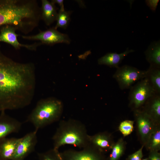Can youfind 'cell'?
<instances>
[{
  "label": "cell",
  "instance_id": "24",
  "mask_svg": "<svg viewBox=\"0 0 160 160\" xmlns=\"http://www.w3.org/2000/svg\"><path fill=\"white\" fill-rule=\"evenodd\" d=\"M134 122L132 120H126L120 123L119 129L124 136L129 135L133 131Z\"/></svg>",
  "mask_w": 160,
  "mask_h": 160
},
{
  "label": "cell",
  "instance_id": "11",
  "mask_svg": "<svg viewBox=\"0 0 160 160\" xmlns=\"http://www.w3.org/2000/svg\"><path fill=\"white\" fill-rule=\"evenodd\" d=\"M0 114V140L10 134L20 130L22 123L19 121L2 111Z\"/></svg>",
  "mask_w": 160,
  "mask_h": 160
},
{
  "label": "cell",
  "instance_id": "9",
  "mask_svg": "<svg viewBox=\"0 0 160 160\" xmlns=\"http://www.w3.org/2000/svg\"><path fill=\"white\" fill-rule=\"evenodd\" d=\"M82 149H69L61 154L64 160H107L103 153L89 145Z\"/></svg>",
  "mask_w": 160,
  "mask_h": 160
},
{
  "label": "cell",
  "instance_id": "14",
  "mask_svg": "<svg viewBox=\"0 0 160 160\" xmlns=\"http://www.w3.org/2000/svg\"><path fill=\"white\" fill-rule=\"evenodd\" d=\"M20 139L5 137L0 140V159H12Z\"/></svg>",
  "mask_w": 160,
  "mask_h": 160
},
{
  "label": "cell",
  "instance_id": "22",
  "mask_svg": "<svg viewBox=\"0 0 160 160\" xmlns=\"http://www.w3.org/2000/svg\"><path fill=\"white\" fill-rule=\"evenodd\" d=\"M37 160H64L59 150L54 148L39 153Z\"/></svg>",
  "mask_w": 160,
  "mask_h": 160
},
{
  "label": "cell",
  "instance_id": "7",
  "mask_svg": "<svg viewBox=\"0 0 160 160\" xmlns=\"http://www.w3.org/2000/svg\"><path fill=\"white\" fill-rule=\"evenodd\" d=\"M37 131L35 130L20 138L11 160H24L34 150L37 142Z\"/></svg>",
  "mask_w": 160,
  "mask_h": 160
},
{
  "label": "cell",
  "instance_id": "3",
  "mask_svg": "<svg viewBox=\"0 0 160 160\" xmlns=\"http://www.w3.org/2000/svg\"><path fill=\"white\" fill-rule=\"evenodd\" d=\"M63 109L62 102L53 97L40 100L28 116L27 122L31 123L38 131L58 121Z\"/></svg>",
  "mask_w": 160,
  "mask_h": 160
},
{
  "label": "cell",
  "instance_id": "13",
  "mask_svg": "<svg viewBox=\"0 0 160 160\" xmlns=\"http://www.w3.org/2000/svg\"><path fill=\"white\" fill-rule=\"evenodd\" d=\"M16 19V12L12 4L8 0H0V27L13 25Z\"/></svg>",
  "mask_w": 160,
  "mask_h": 160
},
{
  "label": "cell",
  "instance_id": "21",
  "mask_svg": "<svg viewBox=\"0 0 160 160\" xmlns=\"http://www.w3.org/2000/svg\"><path fill=\"white\" fill-rule=\"evenodd\" d=\"M145 144L150 151L160 150V130L159 127L155 129Z\"/></svg>",
  "mask_w": 160,
  "mask_h": 160
},
{
  "label": "cell",
  "instance_id": "5",
  "mask_svg": "<svg viewBox=\"0 0 160 160\" xmlns=\"http://www.w3.org/2000/svg\"><path fill=\"white\" fill-rule=\"evenodd\" d=\"M146 71L127 65L119 67L113 75L121 89L130 88L136 82L145 78Z\"/></svg>",
  "mask_w": 160,
  "mask_h": 160
},
{
  "label": "cell",
  "instance_id": "16",
  "mask_svg": "<svg viewBox=\"0 0 160 160\" xmlns=\"http://www.w3.org/2000/svg\"><path fill=\"white\" fill-rule=\"evenodd\" d=\"M41 19L49 25L56 20L58 13L55 4L47 0H41Z\"/></svg>",
  "mask_w": 160,
  "mask_h": 160
},
{
  "label": "cell",
  "instance_id": "2",
  "mask_svg": "<svg viewBox=\"0 0 160 160\" xmlns=\"http://www.w3.org/2000/svg\"><path fill=\"white\" fill-rule=\"evenodd\" d=\"M89 135L85 125L78 120L61 121L52 137L53 148L57 150L65 145L83 148L88 145Z\"/></svg>",
  "mask_w": 160,
  "mask_h": 160
},
{
  "label": "cell",
  "instance_id": "26",
  "mask_svg": "<svg viewBox=\"0 0 160 160\" xmlns=\"http://www.w3.org/2000/svg\"><path fill=\"white\" fill-rule=\"evenodd\" d=\"M159 0H145V2L147 6L153 11H155L157 8Z\"/></svg>",
  "mask_w": 160,
  "mask_h": 160
},
{
  "label": "cell",
  "instance_id": "29",
  "mask_svg": "<svg viewBox=\"0 0 160 160\" xmlns=\"http://www.w3.org/2000/svg\"><path fill=\"white\" fill-rule=\"evenodd\" d=\"M141 160H149L148 158H146L143 159H142Z\"/></svg>",
  "mask_w": 160,
  "mask_h": 160
},
{
  "label": "cell",
  "instance_id": "25",
  "mask_svg": "<svg viewBox=\"0 0 160 160\" xmlns=\"http://www.w3.org/2000/svg\"><path fill=\"white\" fill-rule=\"evenodd\" d=\"M144 145L137 151L128 156L127 160H141L143 157V149Z\"/></svg>",
  "mask_w": 160,
  "mask_h": 160
},
{
  "label": "cell",
  "instance_id": "6",
  "mask_svg": "<svg viewBox=\"0 0 160 160\" xmlns=\"http://www.w3.org/2000/svg\"><path fill=\"white\" fill-rule=\"evenodd\" d=\"M24 39L40 41L42 44L52 45L59 43L69 44L71 40L68 35L57 31L55 28L42 31L39 33L31 36H21Z\"/></svg>",
  "mask_w": 160,
  "mask_h": 160
},
{
  "label": "cell",
  "instance_id": "30",
  "mask_svg": "<svg viewBox=\"0 0 160 160\" xmlns=\"http://www.w3.org/2000/svg\"><path fill=\"white\" fill-rule=\"evenodd\" d=\"M0 160H1L0 159Z\"/></svg>",
  "mask_w": 160,
  "mask_h": 160
},
{
  "label": "cell",
  "instance_id": "28",
  "mask_svg": "<svg viewBox=\"0 0 160 160\" xmlns=\"http://www.w3.org/2000/svg\"><path fill=\"white\" fill-rule=\"evenodd\" d=\"M51 2L54 4H58L60 8V10L62 11L65 10L63 4V0H52Z\"/></svg>",
  "mask_w": 160,
  "mask_h": 160
},
{
  "label": "cell",
  "instance_id": "17",
  "mask_svg": "<svg viewBox=\"0 0 160 160\" xmlns=\"http://www.w3.org/2000/svg\"><path fill=\"white\" fill-rule=\"evenodd\" d=\"M144 111L154 121L159 120L160 117V95L155 94L146 102Z\"/></svg>",
  "mask_w": 160,
  "mask_h": 160
},
{
  "label": "cell",
  "instance_id": "8",
  "mask_svg": "<svg viewBox=\"0 0 160 160\" xmlns=\"http://www.w3.org/2000/svg\"><path fill=\"white\" fill-rule=\"evenodd\" d=\"M17 29L14 26L10 25H5L0 28V42L8 43L16 49L21 47H25L31 51H36L37 47L42 44L40 42L35 43L32 44H24L19 42L17 39L19 35L15 31Z\"/></svg>",
  "mask_w": 160,
  "mask_h": 160
},
{
  "label": "cell",
  "instance_id": "23",
  "mask_svg": "<svg viewBox=\"0 0 160 160\" xmlns=\"http://www.w3.org/2000/svg\"><path fill=\"white\" fill-rule=\"evenodd\" d=\"M70 11L59 10L58 13L56 20L57 23L54 27L56 29L58 28L65 29L70 20Z\"/></svg>",
  "mask_w": 160,
  "mask_h": 160
},
{
  "label": "cell",
  "instance_id": "27",
  "mask_svg": "<svg viewBox=\"0 0 160 160\" xmlns=\"http://www.w3.org/2000/svg\"><path fill=\"white\" fill-rule=\"evenodd\" d=\"M148 158L149 160H160V154L158 151H151Z\"/></svg>",
  "mask_w": 160,
  "mask_h": 160
},
{
  "label": "cell",
  "instance_id": "12",
  "mask_svg": "<svg viewBox=\"0 0 160 160\" xmlns=\"http://www.w3.org/2000/svg\"><path fill=\"white\" fill-rule=\"evenodd\" d=\"M113 144L110 135L106 133L89 135L88 145L103 153L111 149Z\"/></svg>",
  "mask_w": 160,
  "mask_h": 160
},
{
  "label": "cell",
  "instance_id": "20",
  "mask_svg": "<svg viewBox=\"0 0 160 160\" xmlns=\"http://www.w3.org/2000/svg\"><path fill=\"white\" fill-rule=\"evenodd\" d=\"M125 146L124 142L122 139L113 144L111 148V152L107 158V160H119L124 153Z\"/></svg>",
  "mask_w": 160,
  "mask_h": 160
},
{
  "label": "cell",
  "instance_id": "19",
  "mask_svg": "<svg viewBox=\"0 0 160 160\" xmlns=\"http://www.w3.org/2000/svg\"><path fill=\"white\" fill-rule=\"evenodd\" d=\"M146 78L156 93L160 95V68L150 65Z\"/></svg>",
  "mask_w": 160,
  "mask_h": 160
},
{
  "label": "cell",
  "instance_id": "18",
  "mask_svg": "<svg viewBox=\"0 0 160 160\" xmlns=\"http://www.w3.org/2000/svg\"><path fill=\"white\" fill-rule=\"evenodd\" d=\"M147 61L150 65L160 68V41L153 42L145 51Z\"/></svg>",
  "mask_w": 160,
  "mask_h": 160
},
{
  "label": "cell",
  "instance_id": "15",
  "mask_svg": "<svg viewBox=\"0 0 160 160\" xmlns=\"http://www.w3.org/2000/svg\"><path fill=\"white\" fill-rule=\"evenodd\" d=\"M134 51L132 49L129 50L127 48L124 52L120 54L112 52L107 53L98 59V63L99 65H105L110 67L117 68L125 57Z\"/></svg>",
  "mask_w": 160,
  "mask_h": 160
},
{
  "label": "cell",
  "instance_id": "4",
  "mask_svg": "<svg viewBox=\"0 0 160 160\" xmlns=\"http://www.w3.org/2000/svg\"><path fill=\"white\" fill-rule=\"evenodd\" d=\"M128 98L129 104L135 110L144 104L151 97L157 94L146 78L131 87Z\"/></svg>",
  "mask_w": 160,
  "mask_h": 160
},
{
  "label": "cell",
  "instance_id": "10",
  "mask_svg": "<svg viewBox=\"0 0 160 160\" xmlns=\"http://www.w3.org/2000/svg\"><path fill=\"white\" fill-rule=\"evenodd\" d=\"M134 113L141 140L145 144L155 128L154 120L144 111L136 110Z\"/></svg>",
  "mask_w": 160,
  "mask_h": 160
},
{
  "label": "cell",
  "instance_id": "1",
  "mask_svg": "<svg viewBox=\"0 0 160 160\" xmlns=\"http://www.w3.org/2000/svg\"><path fill=\"white\" fill-rule=\"evenodd\" d=\"M36 85L34 64L14 60L2 52L0 44V111L29 105Z\"/></svg>",
  "mask_w": 160,
  "mask_h": 160
}]
</instances>
